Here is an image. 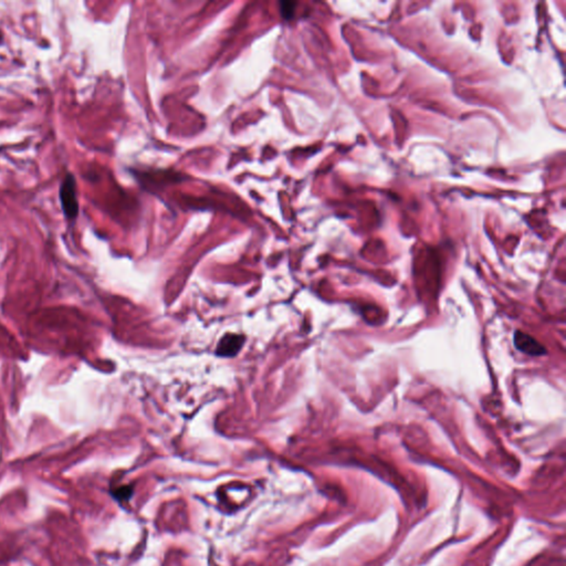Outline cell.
<instances>
[{
    "label": "cell",
    "mask_w": 566,
    "mask_h": 566,
    "mask_svg": "<svg viewBox=\"0 0 566 566\" xmlns=\"http://www.w3.org/2000/svg\"><path fill=\"white\" fill-rule=\"evenodd\" d=\"M60 200L64 216L71 220L75 219L79 213V203H77L73 175L68 174L63 179L60 187Z\"/></svg>",
    "instance_id": "obj_1"
},
{
    "label": "cell",
    "mask_w": 566,
    "mask_h": 566,
    "mask_svg": "<svg viewBox=\"0 0 566 566\" xmlns=\"http://www.w3.org/2000/svg\"><path fill=\"white\" fill-rule=\"evenodd\" d=\"M244 340L245 338L242 335L232 334V333L226 334L223 338H221L218 344V346L216 348V354L218 356H223V357L236 356L244 345L245 343Z\"/></svg>",
    "instance_id": "obj_2"
},
{
    "label": "cell",
    "mask_w": 566,
    "mask_h": 566,
    "mask_svg": "<svg viewBox=\"0 0 566 566\" xmlns=\"http://www.w3.org/2000/svg\"><path fill=\"white\" fill-rule=\"evenodd\" d=\"M2 40H3V36H2V32H0V42H2Z\"/></svg>",
    "instance_id": "obj_5"
},
{
    "label": "cell",
    "mask_w": 566,
    "mask_h": 566,
    "mask_svg": "<svg viewBox=\"0 0 566 566\" xmlns=\"http://www.w3.org/2000/svg\"><path fill=\"white\" fill-rule=\"evenodd\" d=\"M516 345L521 352L532 356H538L545 353V348L530 335L518 332L516 334Z\"/></svg>",
    "instance_id": "obj_3"
},
{
    "label": "cell",
    "mask_w": 566,
    "mask_h": 566,
    "mask_svg": "<svg viewBox=\"0 0 566 566\" xmlns=\"http://www.w3.org/2000/svg\"><path fill=\"white\" fill-rule=\"evenodd\" d=\"M294 3H282L281 4V14L284 19H291L294 15Z\"/></svg>",
    "instance_id": "obj_4"
}]
</instances>
